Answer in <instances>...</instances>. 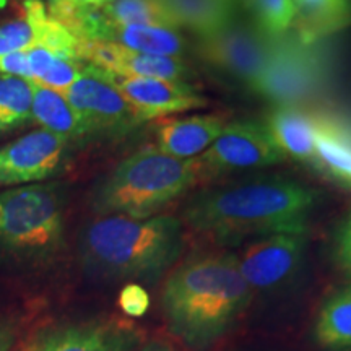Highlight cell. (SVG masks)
<instances>
[{
  "instance_id": "obj_29",
  "label": "cell",
  "mask_w": 351,
  "mask_h": 351,
  "mask_svg": "<svg viewBox=\"0 0 351 351\" xmlns=\"http://www.w3.org/2000/svg\"><path fill=\"white\" fill-rule=\"evenodd\" d=\"M0 75L19 77L32 82V72H29V64L26 52L19 51L0 57Z\"/></svg>"
},
{
  "instance_id": "obj_6",
  "label": "cell",
  "mask_w": 351,
  "mask_h": 351,
  "mask_svg": "<svg viewBox=\"0 0 351 351\" xmlns=\"http://www.w3.org/2000/svg\"><path fill=\"white\" fill-rule=\"evenodd\" d=\"M313 46L283 36L267 67L245 86L275 106H296L301 99L313 96L326 78L324 60Z\"/></svg>"
},
{
  "instance_id": "obj_5",
  "label": "cell",
  "mask_w": 351,
  "mask_h": 351,
  "mask_svg": "<svg viewBox=\"0 0 351 351\" xmlns=\"http://www.w3.org/2000/svg\"><path fill=\"white\" fill-rule=\"evenodd\" d=\"M64 241V204L54 184L0 191V247L23 258L51 257Z\"/></svg>"
},
{
  "instance_id": "obj_33",
  "label": "cell",
  "mask_w": 351,
  "mask_h": 351,
  "mask_svg": "<svg viewBox=\"0 0 351 351\" xmlns=\"http://www.w3.org/2000/svg\"><path fill=\"white\" fill-rule=\"evenodd\" d=\"M346 8H348V16H350V25H351V0H346Z\"/></svg>"
},
{
  "instance_id": "obj_17",
  "label": "cell",
  "mask_w": 351,
  "mask_h": 351,
  "mask_svg": "<svg viewBox=\"0 0 351 351\" xmlns=\"http://www.w3.org/2000/svg\"><path fill=\"white\" fill-rule=\"evenodd\" d=\"M317 152L313 168L351 189V121L340 114L315 112Z\"/></svg>"
},
{
  "instance_id": "obj_13",
  "label": "cell",
  "mask_w": 351,
  "mask_h": 351,
  "mask_svg": "<svg viewBox=\"0 0 351 351\" xmlns=\"http://www.w3.org/2000/svg\"><path fill=\"white\" fill-rule=\"evenodd\" d=\"M106 73L143 122L171 114L195 111L208 104L199 91L184 80Z\"/></svg>"
},
{
  "instance_id": "obj_10",
  "label": "cell",
  "mask_w": 351,
  "mask_h": 351,
  "mask_svg": "<svg viewBox=\"0 0 351 351\" xmlns=\"http://www.w3.org/2000/svg\"><path fill=\"white\" fill-rule=\"evenodd\" d=\"M143 332L122 319L65 322L38 330L20 351H138Z\"/></svg>"
},
{
  "instance_id": "obj_19",
  "label": "cell",
  "mask_w": 351,
  "mask_h": 351,
  "mask_svg": "<svg viewBox=\"0 0 351 351\" xmlns=\"http://www.w3.org/2000/svg\"><path fill=\"white\" fill-rule=\"evenodd\" d=\"M295 20L291 29L304 46H313L350 26L346 0H293Z\"/></svg>"
},
{
  "instance_id": "obj_31",
  "label": "cell",
  "mask_w": 351,
  "mask_h": 351,
  "mask_svg": "<svg viewBox=\"0 0 351 351\" xmlns=\"http://www.w3.org/2000/svg\"><path fill=\"white\" fill-rule=\"evenodd\" d=\"M16 341V324L10 319H0V351H12Z\"/></svg>"
},
{
  "instance_id": "obj_15",
  "label": "cell",
  "mask_w": 351,
  "mask_h": 351,
  "mask_svg": "<svg viewBox=\"0 0 351 351\" xmlns=\"http://www.w3.org/2000/svg\"><path fill=\"white\" fill-rule=\"evenodd\" d=\"M225 125V117L213 114L161 122L155 132L156 148L176 160H195L218 138Z\"/></svg>"
},
{
  "instance_id": "obj_27",
  "label": "cell",
  "mask_w": 351,
  "mask_h": 351,
  "mask_svg": "<svg viewBox=\"0 0 351 351\" xmlns=\"http://www.w3.org/2000/svg\"><path fill=\"white\" fill-rule=\"evenodd\" d=\"M332 254L341 274L351 280V212L341 219L333 234Z\"/></svg>"
},
{
  "instance_id": "obj_7",
  "label": "cell",
  "mask_w": 351,
  "mask_h": 351,
  "mask_svg": "<svg viewBox=\"0 0 351 351\" xmlns=\"http://www.w3.org/2000/svg\"><path fill=\"white\" fill-rule=\"evenodd\" d=\"M64 95L80 114L90 137H121L143 124L108 73L91 64L85 65L80 77Z\"/></svg>"
},
{
  "instance_id": "obj_22",
  "label": "cell",
  "mask_w": 351,
  "mask_h": 351,
  "mask_svg": "<svg viewBox=\"0 0 351 351\" xmlns=\"http://www.w3.org/2000/svg\"><path fill=\"white\" fill-rule=\"evenodd\" d=\"M96 12L112 23L181 29L165 0H109Z\"/></svg>"
},
{
  "instance_id": "obj_16",
  "label": "cell",
  "mask_w": 351,
  "mask_h": 351,
  "mask_svg": "<svg viewBox=\"0 0 351 351\" xmlns=\"http://www.w3.org/2000/svg\"><path fill=\"white\" fill-rule=\"evenodd\" d=\"M285 156L313 166L317 152L315 112L298 106H275L262 122Z\"/></svg>"
},
{
  "instance_id": "obj_3",
  "label": "cell",
  "mask_w": 351,
  "mask_h": 351,
  "mask_svg": "<svg viewBox=\"0 0 351 351\" xmlns=\"http://www.w3.org/2000/svg\"><path fill=\"white\" fill-rule=\"evenodd\" d=\"M182 247L181 219L169 215H108L83 230L80 261L96 278L153 282L178 262Z\"/></svg>"
},
{
  "instance_id": "obj_4",
  "label": "cell",
  "mask_w": 351,
  "mask_h": 351,
  "mask_svg": "<svg viewBox=\"0 0 351 351\" xmlns=\"http://www.w3.org/2000/svg\"><path fill=\"white\" fill-rule=\"evenodd\" d=\"M199 178L194 160L182 161L158 148H145L125 158L96 187L91 207L101 217H156L186 194Z\"/></svg>"
},
{
  "instance_id": "obj_8",
  "label": "cell",
  "mask_w": 351,
  "mask_h": 351,
  "mask_svg": "<svg viewBox=\"0 0 351 351\" xmlns=\"http://www.w3.org/2000/svg\"><path fill=\"white\" fill-rule=\"evenodd\" d=\"M282 38L267 36L249 20L238 19L212 36L199 38L197 52L212 67L247 85L267 67Z\"/></svg>"
},
{
  "instance_id": "obj_12",
  "label": "cell",
  "mask_w": 351,
  "mask_h": 351,
  "mask_svg": "<svg viewBox=\"0 0 351 351\" xmlns=\"http://www.w3.org/2000/svg\"><path fill=\"white\" fill-rule=\"evenodd\" d=\"M304 252L306 234L280 232L245 244L243 251L236 254V261L252 291L275 289L298 274Z\"/></svg>"
},
{
  "instance_id": "obj_25",
  "label": "cell",
  "mask_w": 351,
  "mask_h": 351,
  "mask_svg": "<svg viewBox=\"0 0 351 351\" xmlns=\"http://www.w3.org/2000/svg\"><path fill=\"white\" fill-rule=\"evenodd\" d=\"M33 41V23L23 10L19 19L0 23V57L28 49Z\"/></svg>"
},
{
  "instance_id": "obj_23",
  "label": "cell",
  "mask_w": 351,
  "mask_h": 351,
  "mask_svg": "<svg viewBox=\"0 0 351 351\" xmlns=\"http://www.w3.org/2000/svg\"><path fill=\"white\" fill-rule=\"evenodd\" d=\"M33 82L0 75V137L33 122Z\"/></svg>"
},
{
  "instance_id": "obj_21",
  "label": "cell",
  "mask_w": 351,
  "mask_h": 351,
  "mask_svg": "<svg viewBox=\"0 0 351 351\" xmlns=\"http://www.w3.org/2000/svg\"><path fill=\"white\" fill-rule=\"evenodd\" d=\"M314 339L327 351L351 348V285L337 289L320 306Z\"/></svg>"
},
{
  "instance_id": "obj_2",
  "label": "cell",
  "mask_w": 351,
  "mask_h": 351,
  "mask_svg": "<svg viewBox=\"0 0 351 351\" xmlns=\"http://www.w3.org/2000/svg\"><path fill=\"white\" fill-rule=\"evenodd\" d=\"M252 293L236 254H197L166 280L161 300L166 324L184 346L204 351L234 326Z\"/></svg>"
},
{
  "instance_id": "obj_18",
  "label": "cell",
  "mask_w": 351,
  "mask_h": 351,
  "mask_svg": "<svg viewBox=\"0 0 351 351\" xmlns=\"http://www.w3.org/2000/svg\"><path fill=\"white\" fill-rule=\"evenodd\" d=\"M33 122L62 138L65 143H80L90 138L85 122L60 91L33 83Z\"/></svg>"
},
{
  "instance_id": "obj_11",
  "label": "cell",
  "mask_w": 351,
  "mask_h": 351,
  "mask_svg": "<svg viewBox=\"0 0 351 351\" xmlns=\"http://www.w3.org/2000/svg\"><path fill=\"white\" fill-rule=\"evenodd\" d=\"M69 143L44 129L0 147V189L39 184L62 168Z\"/></svg>"
},
{
  "instance_id": "obj_24",
  "label": "cell",
  "mask_w": 351,
  "mask_h": 351,
  "mask_svg": "<svg viewBox=\"0 0 351 351\" xmlns=\"http://www.w3.org/2000/svg\"><path fill=\"white\" fill-rule=\"evenodd\" d=\"M249 21L270 38L287 36L295 20L293 0H241Z\"/></svg>"
},
{
  "instance_id": "obj_32",
  "label": "cell",
  "mask_w": 351,
  "mask_h": 351,
  "mask_svg": "<svg viewBox=\"0 0 351 351\" xmlns=\"http://www.w3.org/2000/svg\"><path fill=\"white\" fill-rule=\"evenodd\" d=\"M138 351H174L169 345L161 343V341H150V343L142 345Z\"/></svg>"
},
{
  "instance_id": "obj_20",
  "label": "cell",
  "mask_w": 351,
  "mask_h": 351,
  "mask_svg": "<svg viewBox=\"0 0 351 351\" xmlns=\"http://www.w3.org/2000/svg\"><path fill=\"white\" fill-rule=\"evenodd\" d=\"M181 28L191 29L199 38L221 32L239 19L238 0H165Z\"/></svg>"
},
{
  "instance_id": "obj_28",
  "label": "cell",
  "mask_w": 351,
  "mask_h": 351,
  "mask_svg": "<svg viewBox=\"0 0 351 351\" xmlns=\"http://www.w3.org/2000/svg\"><path fill=\"white\" fill-rule=\"evenodd\" d=\"M119 307L129 317H142L150 307V296L142 285L129 283L121 289Z\"/></svg>"
},
{
  "instance_id": "obj_30",
  "label": "cell",
  "mask_w": 351,
  "mask_h": 351,
  "mask_svg": "<svg viewBox=\"0 0 351 351\" xmlns=\"http://www.w3.org/2000/svg\"><path fill=\"white\" fill-rule=\"evenodd\" d=\"M109 0H49L47 10H64V8H98Z\"/></svg>"
},
{
  "instance_id": "obj_1",
  "label": "cell",
  "mask_w": 351,
  "mask_h": 351,
  "mask_svg": "<svg viewBox=\"0 0 351 351\" xmlns=\"http://www.w3.org/2000/svg\"><path fill=\"white\" fill-rule=\"evenodd\" d=\"M317 192L274 176L202 192L189 202L184 219L221 245H239L280 232L306 234Z\"/></svg>"
},
{
  "instance_id": "obj_14",
  "label": "cell",
  "mask_w": 351,
  "mask_h": 351,
  "mask_svg": "<svg viewBox=\"0 0 351 351\" xmlns=\"http://www.w3.org/2000/svg\"><path fill=\"white\" fill-rule=\"evenodd\" d=\"M82 59L116 75L165 80H184L189 75L187 65L179 57L145 54L109 43L82 41Z\"/></svg>"
},
{
  "instance_id": "obj_26",
  "label": "cell",
  "mask_w": 351,
  "mask_h": 351,
  "mask_svg": "<svg viewBox=\"0 0 351 351\" xmlns=\"http://www.w3.org/2000/svg\"><path fill=\"white\" fill-rule=\"evenodd\" d=\"M85 65L86 62H83L78 57H57L51 67L46 70V73L34 83L65 93L73 85V82L80 77Z\"/></svg>"
},
{
  "instance_id": "obj_9",
  "label": "cell",
  "mask_w": 351,
  "mask_h": 351,
  "mask_svg": "<svg viewBox=\"0 0 351 351\" xmlns=\"http://www.w3.org/2000/svg\"><path fill=\"white\" fill-rule=\"evenodd\" d=\"M287 160L262 122H226L225 129L194 163L200 173L263 168Z\"/></svg>"
}]
</instances>
